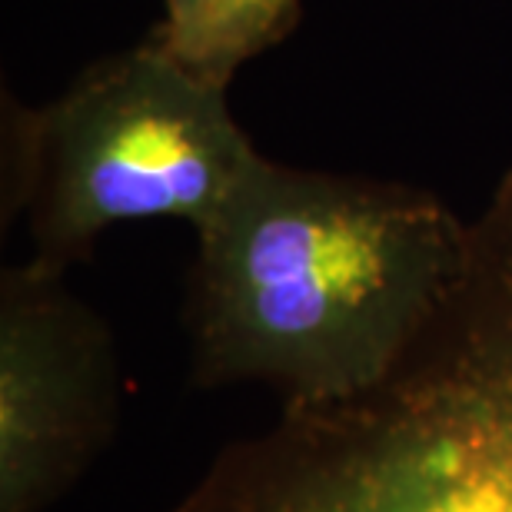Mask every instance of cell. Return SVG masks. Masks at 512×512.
I'll return each instance as SVG.
<instances>
[{
    "mask_svg": "<svg viewBox=\"0 0 512 512\" xmlns=\"http://www.w3.org/2000/svg\"><path fill=\"white\" fill-rule=\"evenodd\" d=\"M167 512H512V167L383 380L283 406Z\"/></svg>",
    "mask_w": 512,
    "mask_h": 512,
    "instance_id": "obj_2",
    "label": "cell"
},
{
    "mask_svg": "<svg viewBox=\"0 0 512 512\" xmlns=\"http://www.w3.org/2000/svg\"><path fill=\"white\" fill-rule=\"evenodd\" d=\"M163 4H167V14H163V24L150 30V37L157 40L160 47H167L170 54H180V50L187 47L193 27H197L203 0H163Z\"/></svg>",
    "mask_w": 512,
    "mask_h": 512,
    "instance_id": "obj_6",
    "label": "cell"
},
{
    "mask_svg": "<svg viewBox=\"0 0 512 512\" xmlns=\"http://www.w3.org/2000/svg\"><path fill=\"white\" fill-rule=\"evenodd\" d=\"M34 260L0 273V512H47L114 439L120 373L104 320Z\"/></svg>",
    "mask_w": 512,
    "mask_h": 512,
    "instance_id": "obj_4",
    "label": "cell"
},
{
    "mask_svg": "<svg viewBox=\"0 0 512 512\" xmlns=\"http://www.w3.org/2000/svg\"><path fill=\"white\" fill-rule=\"evenodd\" d=\"M296 24L300 0H203L187 47L173 57L213 84L230 87L247 60L286 40Z\"/></svg>",
    "mask_w": 512,
    "mask_h": 512,
    "instance_id": "obj_5",
    "label": "cell"
},
{
    "mask_svg": "<svg viewBox=\"0 0 512 512\" xmlns=\"http://www.w3.org/2000/svg\"><path fill=\"white\" fill-rule=\"evenodd\" d=\"M469 220L413 183L263 157L197 230L190 383L316 406L383 380L466 256Z\"/></svg>",
    "mask_w": 512,
    "mask_h": 512,
    "instance_id": "obj_1",
    "label": "cell"
},
{
    "mask_svg": "<svg viewBox=\"0 0 512 512\" xmlns=\"http://www.w3.org/2000/svg\"><path fill=\"white\" fill-rule=\"evenodd\" d=\"M4 223L27 217L34 260L67 273L117 223L177 217L200 230L263 160L227 104L147 34L97 60L54 104H7Z\"/></svg>",
    "mask_w": 512,
    "mask_h": 512,
    "instance_id": "obj_3",
    "label": "cell"
}]
</instances>
